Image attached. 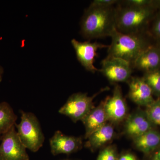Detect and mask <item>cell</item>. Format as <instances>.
<instances>
[{"label": "cell", "mask_w": 160, "mask_h": 160, "mask_svg": "<svg viewBox=\"0 0 160 160\" xmlns=\"http://www.w3.org/2000/svg\"><path fill=\"white\" fill-rule=\"evenodd\" d=\"M150 32L152 36L160 42V12L153 18Z\"/></svg>", "instance_id": "obj_21"}, {"label": "cell", "mask_w": 160, "mask_h": 160, "mask_svg": "<svg viewBox=\"0 0 160 160\" xmlns=\"http://www.w3.org/2000/svg\"><path fill=\"white\" fill-rule=\"evenodd\" d=\"M81 33L89 40L110 37L116 29L115 6L95 7L85 10L81 23Z\"/></svg>", "instance_id": "obj_1"}, {"label": "cell", "mask_w": 160, "mask_h": 160, "mask_svg": "<svg viewBox=\"0 0 160 160\" xmlns=\"http://www.w3.org/2000/svg\"><path fill=\"white\" fill-rule=\"evenodd\" d=\"M49 143L51 152L53 155L62 153L69 155L82 149V138L66 135L58 130L50 139Z\"/></svg>", "instance_id": "obj_11"}, {"label": "cell", "mask_w": 160, "mask_h": 160, "mask_svg": "<svg viewBox=\"0 0 160 160\" xmlns=\"http://www.w3.org/2000/svg\"><path fill=\"white\" fill-rule=\"evenodd\" d=\"M0 160H29L26 147L20 140L15 126L1 136Z\"/></svg>", "instance_id": "obj_7"}, {"label": "cell", "mask_w": 160, "mask_h": 160, "mask_svg": "<svg viewBox=\"0 0 160 160\" xmlns=\"http://www.w3.org/2000/svg\"><path fill=\"white\" fill-rule=\"evenodd\" d=\"M114 125L107 122L87 138L85 146L92 152L99 149H102L110 144L115 138Z\"/></svg>", "instance_id": "obj_13"}, {"label": "cell", "mask_w": 160, "mask_h": 160, "mask_svg": "<svg viewBox=\"0 0 160 160\" xmlns=\"http://www.w3.org/2000/svg\"><path fill=\"white\" fill-rule=\"evenodd\" d=\"M118 0H94L92 2L90 6L99 7H109L114 6L119 2Z\"/></svg>", "instance_id": "obj_23"}, {"label": "cell", "mask_w": 160, "mask_h": 160, "mask_svg": "<svg viewBox=\"0 0 160 160\" xmlns=\"http://www.w3.org/2000/svg\"><path fill=\"white\" fill-rule=\"evenodd\" d=\"M119 154L115 145H108L101 149L96 160H118Z\"/></svg>", "instance_id": "obj_20"}, {"label": "cell", "mask_w": 160, "mask_h": 160, "mask_svg": "<svg viewBox=\"0 0 160 160\" xmlns=\"http://www.w3.org/2000/svg\"><path fill=\"white\" fill-rule=\"evenodd\" d=\"M132 67L145 73L160 69V47L152 45L137 58Z\"/></svg>", "instance_id": "obj_14"}, {"label": "cell", "mask_w": 160, "mask_h": 160, "mask_svg": "<svg viewBox=\"0 0 160 160\" xmlns=\"http://www.w3.org/2000/svg\"><path fill=\"white\" fill-rule=\"evenodd\" d=\"M144 160H160V146L150 154L145 156Z\"/></svg>", "instance_id": "obj_25"}, {"label": "cell", "mask_w": 160, "mask_h": 160, "mask_svg": "<svg viewBox=\"0 0 160 160\" xmlns=\"http://www.w3.org/2000/svg\"><path fill=\"white\" fill-rule=\"evenodd\" d=\"M156 128L148 118L145 110L138 107L125 120L124 134L132 140L147 131Z\"/></svg>", "instance_id": "obj_10"}, {"label": "cell", "mask_w": 160, "mask_h": 160, "mask_svg": "<svg viewBox=\"0 0 160 160\" xmlns=\"http://www.w3.org/2000/svg\"><path fill=\"white\" fill-rule=\"evenodd\" d=\"M3 72H4V70H3L2 67L0 66V82L2 81Z\"/></svg>", "instance_id": "obj_26"}, {"label": "cell", "mask_w": 160, "mask_h": 160, "mask_svg": "<svg viewBox=\"0 0 160 160\" xmlns=\"http://www.w3.org/2000/svg\"></svg>", "instance_id": "obj_28"}, {"label": "cell", "mask_w": 160, "mask_h": 160, "mask_svg": "<svg viewBox=\"0 0 160 160\" xmlns=\"http://www.w3.org/2000/svg\"><path fill=\"white\" fill-rule=\"evenodd\" d=\"M82 122L86 129L85 138L87 139L92 133L108 122L104 102L102 101L98 106L95 107Z\"/></svg>", "instance_id": "obj_15"}, {"label": "cell", "mask_w": 160, "mask_h": 160, "mask_svg": "<svg viewBox=\"0 0 160 160\" xmlns=\"http://www.w3.org/2000/svg\"><path fill=\"white\" fill-rule=\"evenodd\" d=\"M17 118L8 103H0V137L15 126Z\"/></svg>", "instance_id": "obj_17"}, {"label": "cell", "mask_w": 160, "mask_h": 160, "mask_svg": "<svg viewBox=\"0 0 160 160\" xmlns=\"http://www.w3.org/2000/svg\"><path fill=\"white\" fill-rule=\"evenodd\" d=\"M21 122L15 125L18 135L26 149L37 152L43 146L45 140L38 120L32 112L21 111Z\"/></svg>", "instance_id": "obj_4"}, {"label": "cell", "mask_w": 160, "mask_h": 160, "mask_svg": "<svg viewBox=\"0 0 160 160\" xmlns=\"http://www.w3.org/2000/svg\"><path fill=\"white\" fill-rule=\"evenodd\" d=\"M101 72L111 83L126 82L132 77V66L126 60L107 56L102 61Z\"/></svg>", "instance_id": "obj_6"}, {"label": "cell", "mask_w": 160, "mask_h": 160, "mask_svg": "<svg viewBox=\"0 0 160 160\" xmlns=\"http://www.w3.org/2000/svg\"></svg>", "instance_id": "obj_29"}, {"label": "cell", "mask_w": 160, "mask_h": 160, "mask_svg": "<svg viewBox=\"0 0 160 160\" xmlns=\"http://www.w3.org/2000/svg\"><path fill=\"white\" fill-rule=\"evenodd\" d=\"M1 137H0V140H1Z\"/></svg>", "instance_id": "obj_27"}, {"label": "cell", "mask_w": 160, "mask_h": 160, "mask_svg": "<svg viewBox=\"0 0 160 160\" xmlns=\"http://www.w3.org/2000/svg\"><path fill=\"white\" fill-rule=\"evenodd\" d=\"M145 33H124L116 29L111 36L108 56L126 60L132 66L140 55L152 46Z\"/></svg>", "instance_id": "obj_2"}, {"label": "cell", "mask_w": 160, "mask_h": 160, "mask_svg": "<svg viewBox=\"0 0 160 160\" xmlns=\"http://www.w3.org/2000/svg\"><path fill=\"white\" fill-rule=\"evenodd\" d=\"M122 2L128 6H135V7H146L152 6L153 1L148 0H126L121 1Z\"/></svg>", "instance_id": "obj_22"}, {"label": "cell", "mask_w": 160, "mask_h": 160, "mask_svg": "<svg viewBox=\"0 0 160 160\" xmlns=\"http://www.w3.org/2000/svg\"></svg>", "instance_id": "obj_30"}, {"label": "cell", "mask_w": 160, "mask_h": 160, "mask_svg": "<svg viewBox=\"0 0 160 160\" xmlns=\"http://www.w3.org/2000/svg\"><path fill=\"white\" fill-rule=\"evenodd\" d=\"M132 140L135 149L147 155L160 146V131L152 129Z\"/></svg>", "instance_id": "obj_16"}, {"label": "cell", "mask_w": 160, "mask_h": 160, "mask_svg": "<svg viewBox=\"0 0 160 160\" xmlns=\"http://www.w3.org/2000/svg\"><path fill=\"white\" fill-rule=\"evenodd\" d=\"M154 7L128 6L119 1L115 6L117 30L124 33H145V29L153 18Z\"/></svg>", "instance_id": "obj_3"}, {"label": "cell", "mask_w": 160, "mask_h": 160, "mask_svg": "<svg viewBox=\"0 0 160 160\" xmlns=\"http://www.w3.org/2000/svg\"><path fill=\"white\" fill-rule=\"evenodd\" d=\"M146 115L150 122L155 126H160V98L146 107Z\"/></svg>", "instance_id": "obj_19"}, {"label": "cell", "mask_w": 160, "mask_h": 160, "mask_svg": "<svg viewBox=\"0 0 160 160\" xmlns=\"http://www.w3.org/2000/svg\"><path fill=\"white\" fill-rule=\"evenodd\" d=\"M103 102L109 123L118 125L125 121L129 115L127 103L123 97L121 86L118 85L115 86L112 95L107 97Z\"/></svg>", "instance_id": "obj_8"}, {"label": "cell", "mask_w": 160, "mask_h": 160, "mask_svg": "<svg viewBox=\"0 0 160 160\" xmlns=\"http://www.w3.org/2000/svg\"><path fill=\"white\" fill-rule=\"evenodd\" d=\"M142 78L151 88L153 95L160 98V69L145 72Z\"/></svg>", "instance_id": "obj_18"}, {"label": "cell", "mask_w": 160, "mask_h": 160, "mask_svg": "<svg viewBox=\"0 0 160 160\" xmlns=\"http://www.w3.org/2000/svg\"><path fill=\"white\" fill-rule=\"evenodd\" d=\"M118 160H139L136 155L130 151L123 152L119 154Z\"/></svg>", "instance_id": "obj_24"}, {"label": "cell", "mask_w": 160, "mask_h": 160, "mask_svg": "<svg viewBox=\"0 0 160 160\" xmlns=\"http://www.w3.org/2000/svg\"><path fill=\"white\" fill-rule=\"evenodd\" d=\"M108 87L101 89L92 96L89 97L87 93L78 92L72 95L66 103L59 110L60 114L70 118L74 122L82 121L94 108L93 100L98 95L107 90Z\"/></svg>", "instance_id": "obj_5"}, {"label": "cell", "mask_w": 160, "mask_h": 160, "mask_svg": "<svg viewBox=\"0 0 160 160\" xmlns=\"http://www.w3.org/2000/svg\"><path fill=\"white\" fill-rule=\"evenodd\" d=\"M127 83L129 87L128 97L139 106L146 107L154 101L151 88L143 78L132 76Z\"/></svg>", "instance_id": "obj_12"}, {"label": "cell", "mask_w": 160, "mask_h": 160, "mask_svg": "<svg viewBox=\"0 0 160 160\" xmlns=\"http://www.w3.org/2000/svg\"><path fill=\"white\" fill-rule=\"evenodd\" d=\"M71 43L75 50L77 58L81 65L87 71L92 73L99 71L94 66L95 58L98 57V49L108 48L109 46L97 42H92L90 40L80 42L75 39L72 40Z\"/></svg>", "instance_id": "obj_9"}]
</instances>
